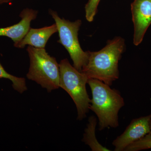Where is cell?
Segmentation results:
<instances>
[{
    "instance_id": "1",
    "label": "cell",
    "mask_w": 151,
    "mask_h": 151,
    "mask_svg": "<svg viewBox=\"0 0 151 151\" xmlns=\"http://www.w3.org/2000/svg\"><path fill=\"white\" fill-rule=\"evenodd\" d=\"M125 46L124 39L117 37L97 52L87 51L88 60L81 72L89 79H97L111 86L119 78V62Z\"/></svg>"
},
{
    "instance_id": "2",
    "label": "cell",
    "mask_w": 151,
    "mask_h": 151,
    "mask_svg": "<svg viewBox=\"0 0 151 151\" xmlns=\"http://www.w3.org/2000/svg\"><path fill=\"white\" fill-rule=\"evenodd\" d=\"M87 83L92 93L89 109L98 117L99 130L119 127L118 114L125 105L120 92L97 79L90 78Z\"/></svg>"
},
{
    "instance_id": "3",
    "label": "cell",
    "mask_w": 151,
    "mask_h": 151,
    "mask_svg": "<svg viewBox=\"0 0 151 151\" xmlns=\"http://www.w3.org/2000/svg\"><path fill=\"white\" fill-rule=\"evenodd\" d=\"M27 50L30 60L28 79L35 81L48 92L58 89L60 72L55 58L50 56L45 48L29 45Z\"/></svg>"
},
{
    "instance_id": "4",
    "label": "cell",
    "mask_w": 151,
    "mask_h": 151,
    "mask_svg": "<svg viewBox=\"0 0 151 151\" xmlns=\"http://www.w3.org/2000/svg\"><path fill=\"white\" fill-rule=\"evenodd\" d=\"M60 87L65 90L76 106L77 120L86 117L89 110L91 100L86 89L89 78L70 64L68 60H62L59 64Z\"/></svg>"
},
{
    "instance_id": "5",
    "label": "cell",
    "mask_w": 151,
    "mask_h": 151,
    "mask_svg": "<svg viewBox=\"0 0 151 151\" xmlns=\"http://www.w3.org/2000/svg\"><path fill=\"white\" fill-rule=\"evenodd\" d=\"M50 14L54 19L57 27L59 40L61 44L68 52L73 62V67L81 72L86 65L88 58L87 51L84 52L81 48L78 40V32L81 24V20L71 22L60 18L55 11L50 10Z\"/></svg>"
},
{
    "instance_id": "6",
    "label": "cell",
    "mask_w": 151,
    "mask_h": 151,
    "mask_svg": "<svg viewBox=\"0 0 151 151\" xmlns=\"http://www.w3.org/2000/svg\"><path fill=\"white\" fill-rule=\"evenodd\" d=\"M131 10L134 25L133 41L137 46L142 41L151 24V0H134Z\"/></svg>"
},
{
    "instance_id": "7",
    "label": "cell",
    "mask_w": 151,
    "mask_h": 151,
    "mask_svg": "<svg viewBox=\"0 0 151 151\" xmlns=\"http://www.w3.org/2000/svg\"><path fill=\"white\" fill-rule=\"evenodd\" d=\"M151 116L134 119L122 134L113 141L115 151H123L128 146L150 132V122Z\"/></svg>"
},
{
    "instance_id": "8",
    "label": "cell",
    "mask_w": 151,
    "mask_h": 151,
    "mask_svg": "<svg viewBox=\"0 0 151 151\" xmlns=\"http://www.w3.org/2000/svg\"><path fill=\"white\" fill-rule=\"evenodd\" d=\"M38 11L27 8L22 11L19 16L22 18L18 23L8 27L0 28V36H6L18 43L24 37L30 28V24L37 17Z\"/></svg>"
},
{
    "instance_id": "9",
    "label": "cell",
    "mask_w": 151,
    "mask_h": 151,
    "mask_svg": "<svg viewBox=\"0 0 151 151\" xmlns=\"http://www.w3.org/2000/svg\"><path fill=\"white\" fill-rule=\"evenodd\" d=\"M58 32L55 23L48 27L41 28H30L22 40L14 46L18 48H24L26 45L37 48H45L50 38Z\"/></svg>"
},
{
    "instance_id": "10",
    "label": "cell",
    "mask_w": 151,
    "mask_h": 151,
    "mask_svg": "<svg viewBox=\"0 0 151 151\" xmlns=\"http://www.w3.org/2000/svg\"><path fill=\"white\" fill-rule=\"evenodd\" d=\"M89 123L85 129L82 141L89 146L92 151H109L111 150L101 145L97 141L95 135V130L97 121L96 117L91 116L89 117Z\"/></svg>"
},
{
    "instance_id": "11",
    "label": "cell",
    "mask_w": 151,
    "mask_h": 151,
    "mask_svg": "<svg viewBox=\"0 0 151 151\" xmlns=\"http://www.w3.org/2000/svg\"><path fill=\"white\" fill-rule=\"evenodd\" d=\"M6 78L11 80L13 88L20 93H22L27 89L25 79L22 77L14 76L8 73L0 63V78Z\"/></svg>"
},
{
    "instance_id": "12",
    "label": "cell",
    "mask_w": 151,
    "mask_h": 151,
    "mask_svg": "<svg viewBox=\"0 0 151 151\" xmlns=\"http://www.w3.org/2000/svg\"><path fill=\"white\" fill-rule=\"evenodd\" d=\"M151 149V134H147L138 140L128 146L125 151H139Z\"/></svg>"
},
{
    "instance_id": "13",
    "label": "cell",
    "mask_w": 151,
    "mask_h": 151,
    "mask_svg": "<svg viewBox=\"0 0 151 151\" xmlns=\"http://www.w3.org/2000/svg\"><path fill=\"white\" fill-rule=\"evenodd\" d=\"M100 1V0H89L85 6V17L88 22L93 21Z\"/></svg>"
},
{
    "instance_id": "14",
    "label": "cell",
    "mask_w": 151,
    "mask_h": 151,
    "mask_svg": "<svg viewBox=\"0 0 151 151\" xmlns=\"http://www.w3.org/2000/svg\"><path fill=\"white\" fill-rule=\"evenodd\" d=\"M13 0H0V4H5V3H8L10 2Z\"/></svg>"
},
{
    "instance_id": "15",
    "label": "cell",
    "mask_w": 151,
    "mask_h": 151,
    "mask_svg": "<svg viewBox=\"0 0 151 151\" xmlns=\"http://www.w3.org/2000/svg\"><path fill=\"white\" fill-rule=\"evenodd\" d=\"M150 134H151V119H150Z\"/></svg>"
},
{
    "instance_id": "16",
    "label": "cell",
    "mask_w": 151,
    "mask_h": 151,
    "mask_svg": "<svg viewBox=\"0 0 151 151\" xmlns=\"http://www.w3.org/2000/svg\"></svg>"
}]
</instances>
